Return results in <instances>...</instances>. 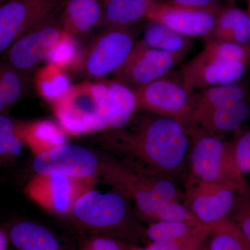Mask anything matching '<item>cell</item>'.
<instances>
[{
  "instance_id": "1",
  "label": "cell",
  "mask_w": 250,
  "mask_h": 250,
  "mask_svg": "<svg viewBox=\"0 0 250 250\" xmlns=\"http://www.w3.org/2000/svg\"><path fill=\"white\" fill-rule=\"evenodd\" d=\"M105 140L111 149L125 156L126 162L172 178L183 170L190 147L184 123L150 113L135 114Z\"/></svg>"
},
{
  "instance_id": "2",
  "label": "cell",
  "mask_w": 250,
  "mask_h": 250,
  "mask_svg": "<svg viewBox=\"0 0 250 250\" xmlns=\"http://www.w3.org/2000/svg\"><path fill=\"white\" fill-rule=\"evenodd\" d=\"M104 178L147 218L158 221H198L179 200L173 178L145 170L126 161L109 163Z\"/></svg>"
},
{
  "instance_id": "3",
  "label": "cell",
  "mask_w": 250,
  "mask_h": 250,
  "mask_svg": "<svg viewBox=\"0 0 250 250\" xmlns=\"http://www.w3.org/2000/svg\"><path fill=\"white\" fill-rule=\"evenodd\" d=\"M250 66V44L207 42L195 58L181 67L184 84L191 90L239 82Z\"/></svg>"
},
{
  "instance_id": "4",
  "label": "cell",
  "mask_w": 250,
  "mask_h": 250,
  "mask_svg": "<svg viewBox=\"0 0 250 250\" xmlns=\"http://www.w3.org/2000/svg\"><path fill=\"white\" fill-rule=\"evenodd\" d=\"M53 108L62 127L70 134L110 129L108 81L72 85L64 96L54 104Z\"/></svg>"
},
{
  "instance_id": "5",
  "label": "cell",
  "mask_w": 250,
  "mask_h": 250,
  "mask_svg": "<svg viewBox=\"0 0 250 250\" xmlns=\"http://www.w3.org/2000/svg\"><path fill=\"white\" fill-rule=\"evenodd\" d=\"M190 137V178L233 186L238 192L248 185L235 157L233 142H226L195 128L187 127Z\"/></svg>"
},
{
  "instance_id": "6",
  "label": "cell",
  "mask_w": 250,
  "mask_h": 250,
  "mask_svg": "<svg viewBox=\"0 0 250 250\" xmlns=\"http://www.w3.org/2000/svg\"><path fill=\"white\" fill-rule=\"evenodd\" d=\"M135 43L134 34L130 28H106L82 50L73 70L95 78L115 74L129 57Z\"/></svg>"
},
{
  "instance_id": "7",
  "label": "cell",
  "mask_w": 250,
  "mask_h": 250,
  "mask_svg": "<svg viewBox=\"0 0 250 250\" xmlns=\"http://www.w3.org/2000/svg\"><path fill=\"white\" fill-rule=\"evenodd\" d=\"M139 110L173 118L186 125L190 114L194 93L184 84L180 74L154 81L135 91Z\"/></svg>"
},
{
  "instance_id": "8",
  "label": "cell",
  "mask_w": 250,
  "mask_h": 250,
  "mask_svg": "<svg viewBox=\"0 0 250 250\" xmlns=\"http://www.w3.org/2000/svg\"><path fill=\"white\" fill-rule=\"evenodd\" d=\"M62 5L52 16L21 36L4 53L5 62L27 75L46 60L63 32L59 20Z\"/></svg>"
},
{
  "instance_id": "9",
  "label": "cell",
  "mask_w": 250,
  "mask_h": 250,
  "mask_svg": "<svg viewBox=\"0 0 250 250\" xmlns=\"http://www.w3.org/2000/svg\"><path fill=\"white\" fill-rule=\"evenodd\" d=\"M185 57L152 48L142 40L137 41L124 64L115 73L116 80L136 91L170 73Z\"/></svg>"
},
{
  "instance_id": "10",
  "label": "cell",
  "mask_w": 250,
  "mask_h": 250,
  "mask_svg": "<svg viewBox=\"0 0 250 250\" xmlns=\"http://www.w3.org/2000/svg\"><path fill=\"white\" fill-rule=\"evenodd\" d=\"M63 0H11L0 8V52L4 54L21 36L40 24Z\"/></svg>"
},
{
  "instance_id": "11",
  "label": "cell",
  "mask_w": 250,
  "mask_h": 250,
  "mask_svg": "<svg viewBox=\"0 0 250 250\" xmlns=\"http://www.w3.org/2000/svg\"><path fill=\"white\" fill-rule=\"evenodd\" d=\"M238 192L229 184L209 183L188 177L184 205L199 223L213 225L229 217Z\"/></svg>"
},
{
  "instance_id": "12",
  "label": "cell",
  "mask_w": 250,
  "mask_h": 250,
  "mask_svg": "<svg viewBox=\"0 0 250 250\" xmlns=\"http://www.w3.org/2000/svg\"><path fill=\"white\" fill-rule=\"evenodd\" d=\"M75 218L94 231H111L121 228L127 219L126 197L119 192L103 193L90 190L73 205Z\"/></svg>"
},
{
  "instance_id": "13",
  "label": "cell",
  "mask_w": 250,
  "mask_h": 250,
  "mask_svg": "<svg viewBox=\"0 0 250 250\" xmlns=\"http://www.w3.org/2000/svg\"><path fill=\"white\" fill-rule=\"evenodd\" d=\"M32 166L34 172L42 177L87 179L96 173L100 165L92 151L78 145L65 143L38 154Z\"/></svg>"
},
{
  "instance_id": "14",
  "label": "cell",
  "mask_w": 250,
  "mask_h": 250,
  "mask_svg": "<svg viewBox=\"0 0 250 250\" xmlns=\"http://www.w3.org/2000/svg\"><path fill=\"white\" fill-rule=\"evenodd\" d=\"M221 6L188 7L156 1L146 19L192 39L206 38L213 30L217 14Z\"/></svg>"
},
{
  "instance_id": "15",
  "label": "cell",
  "mask_w": 250,
  "mask_h": 250,
  "mask_svg": "<svg viewBox=\"0 0 250 250\" xmlns=\"http://www.w3.org/2000/svg\"><path fill=\"white\" fill-rule=\"evenodd\" d=\"M250 116V104L248 100H243L210 111L187 127L195 128L219 138V135L237 131Z\"/></svg>"
},
{
  "instance_id": "16",
  "label": "cell",
  "mask_w": 250,
  "mask_h": 250,
  "mask_svg": "<svg viewBox=\"0 0 250 250\" xmlns=\"http://www.w3.org/2000/svg\"><path fill=\"white\" fill-rule=\"evenodd\" d=\"M103 7L100 0H63L59 20L62 30L75 36L100 26Z\"/></svg>"
},
{
  "instance_id": "17",
  "label": "cell",
  "mask_w": 250,
  "mask_h": 250,
  "mask_svg": "<svg viewBox=\"0 0 250 250\" xmlns=\"http://www.w3.org/2000/svg\"><path fill=\"white\" fill-rule=\"evenodd\" d=\"M207 42L250 44V16L247 11L235 6H221L214 27L205 38Z\"/></svg>"
},
{
  "instance_id": "18",
  "label": "cell",
  "mask_w": 250,
  "mask_h": 250,
  "mask_svg": "<svg viewBox=\"0 0 250 250\" xmlns=\"http://www.w3.org/2000/svg\"><path fill=\"white\" fill-rule=\"evenodd\" d=\"M248 87L240 82L210 87L194 93L191 111L186 126L210 111L229 104L248 100Z\"/></svg>"
},
{
  "instance_id": "19",
  "label": "cell",
  "mask_w": 250,
  "mask_h": 250,
  "mask_svg": "<svg viewBox=\"0 0 250 250\" xmlns=\"http://www.w3.org/2000/svg\"><path fill=\"white\" fill-rule=\"evenodd\" d=\"M156 0H108L103 4L100 26L106 28H130L147 18Z\"/></svg>"
},
{
  "instance_id": "20",
  "label": "cell",
  "mask_w": 250,
  "mask_h": 250,
  "mask_svg": "<svg viewBox=\"0 0 250 250\" xmlns=\"http://www.w3.org/2000/svg\"><path fill=\"white\" fill-rule=\"evenodd\" d=\"M10 242L17 250H61L53 233L34 222L16 224L9 231Z\"/></svg>"
},
{
  "instance_id": "21",
  "label": "cell",
  "mask_w": 250,
  "mask_h": 250,
  "mask_svg": "<svg viewBox=\"0 0 250 250\" xmlns=\"http://www.w3.org/2000/svg\"><path fill=\"white\" fill-rule=\"evenodd\" d=\"M143 42L149 47L163 52L187 56L193 46L192 38L179 34L177 31L159 23L151 22L145 31Z\"/></svg>"
},
{
  "instance_id": "22",
  "label": "cell",
  "mask_w": 250,
  "mask_h": 250,
  "mask_svg": "<svg viewBox=\"0 0 250 250\" xmlns=\"http://www.w3.org/2000/svg\"><path fill=\"white\" fill-rule=\"evenodd\" d=\"M20 134L38 154L65 144L62 130L50 121H40L18 126Z\"/></svg>"
},
{
  "instance_id": "23",
  "label": "cell",
  "mask_w": 250,
  "mask_h": 250,
  "mask_svg": "<svg viewBox=\"0 0 250 250\" xmlns=\"http://www.w3.org/2000/svg\"><path fill=\"white\" fill-rule=\"evenodd\" d=\"M34 83L41 98L52 105L62 98L72 85L65 71L49 63L36 72Z\"/></svg>"
},
{
  "instance_id": "24",
  "label": "cell",
  "mask_w": 250,
  "mask_h": 250,
  "mask_svg": "<svg viewBox=\"0 0 250 250\" xmlns=\"http://www.w3.org/2000/svg\"><path fill=\"white\" fill-rule=\"evenodd\" d=\"M209 250H250V244L230 218L214 224L209 235Z\"/></svg>"
},
{
  "instance_id": "25",
  "label": "cell",
  "mask_w": 250,
  "mask_h": 250,
  "mask_svg": "<svg viewBox=\"0 0 250 250\" xmlns=\"http://www.w3.org/2000/svg\"><path fill=\"white\" fill-rule=\"evenodd\" d=\"M25 74L4 62L0 67V110L12 106L24 93Z\"/></svg>"
},
{
  "instance_id": "26",
  "label": "cell",
  "mask_w": 250,
  "mask_h": 250,
  "mask_svg": "<svg viewBox=\"0 0 250 250\" xmlns=\"http://www.w3.org/2000/svg\"><path fill=\"white\" fill-rule=\"evenodd\" d=\"M81 52L76 37L63 31L62 37L49 52L45 61L47 63L66 71L68 69H74L77 65Z\"/></svg>"
},
{
  "instance_id": "27",
  "label": "cell",
  "mask_w": 250,
  "mask_h": 250,
  "mask_svg": "<svg viewBox=\"0 0 250 250\" xmlns=\"http://www.w3.org/2000/svg\"><path fill=\"white\" fill-rule=\"evenodd\" d=\"M200 225L192 221H158L147 228L146 236L152 242L177 239L188 236Z\"/></svg>"
},
{
  "instance_id": "28",
  "label": "cell",
  "mask_w": 250,
  "mask_h": 250,
  "mask_svg": "<svg viewBox=\"0 0 250 250\" xmlns=\"http://www.w3.org/2000/svg\"><path fill=\"white\" fill-rule=\"evenodd\" d=\"M41 181L47 188V205L57 211H64L70 205V178L62 176L42 177Z\"/></svg>"
},
{
  "instance_id": "29",
  "label": "cell",
  "mask_w": 250,
  "mask_h": 250,
  "mask_svg": "<svg viewBox=\"0 0 250 250\" xmlns=\"http://www.w3.org/2000/svg\"><path fill=\"white\" fill-rule=\"evenodd\" d=\"M22 137L18 126L5 116L0 117V154L18 156L22 150Z\"/></svg>"
},
{
  "instance_id": "30",
  "label": "cell",
  "mask_w": 250,
  "mask_h": 250,
  "mask_svg": "<svg viewBox=\"0 0 250 250\" xmlns=\"http://www.w3.org/2000/svg\"><path fill=\"white\" fill-rule=\"evenodd\" d=\"M241 229L250 244V184L237 194L229 217Z\"/></svg>"
},
{
  "instance_id": "31",
  "label": "cell",
  "mask_w": 250,
  "mask_h": 250,
  "mask_svg": "<svg viewBox=\"0 0 250 250\" xmlns=\"http://www.w3.org/2000/svg\"><path fill=\"white\" fill-rule=\"evenodd\" d=\"M235 157L242 173L250 174V130L233 141Z\"/></svg>"
},
{
  "instance_id": "32",
  "label": "cell",
  "mask_w": 250,
  "mask_h": 250,
  "mask_svg": "<svg viewBox=\"0 0 250 250\" xmlns=\"http://www.w3.org/2000/svg\"><path fill=\"white\" fill-rule=\"evenodd\" d=\"M80 250H125L119 241L108 236H95L86 240Z\"/></svg>"
},
{
  "instance_id": "33",
  "label": "cell",
  "mask_w": 250,
  "mask_h": 250,
  "mask_svg": "<svg viewBox=\"0 0 250 250\" xmlns=\"http://www.w3.org/2000/svg\"><path fill=\"white\" fill-rule=\"evenodd\" d=\"M213 225L201 224L197 227L182 250H197L208 238Z\"/></svg>"
},
{
  "instance_id": "34",
  "label": "cell",
  "mask_w": 250,
  "mask_h": 250,
  "mask_svg": "<svg viewBox=\"0 0 250 250\" xmlns=\"http://www.w3.org/2000/svg\"><path fill=\"white\" fill-rule=\"evenodd\" d=\"M192 233L188 236L177 238V239L152 242V243L147 247V249L148 250H182L188 241Z\"/></svg>"
},
{
  "instance_id": "35",
  "label": "cell",
  "mask_w": 250,
  "mask_h": 250,
  "mask_svg": "<svg viewBox=\"0 0 250 250\" xmlns=\"http://www.w3.org/2000/svg\"><path fill=\"white\" fill-rule=\"evenodd\" d=\"M159 2L196 8H215L221 6L220 0H156Z\"/></svg>"
},
{
  "instance_id": "36",
  "label": "cell",
  "mask_w": 250,
  "mask_h": 250,
  "mask_svg": "<svg viewBox=\"0 0 250 250\" xmlns=\"http://www.w3.org/2000/svg\"><path fill=\"white\" fill-rule=\"evenodd\" d=\"M9 241V233H6L4 230L1 229V231H0V250H8Z\"/></svg>"
},
{
  "instance_id": "37",
  "label": "cell",
  "mask_w": 250,
  "mask_h": 250,
  "mask_svg": "<svg viewBox=\"0 0 250 250\" xmlns=\"http://www.w3.org/2000/svg\"><path fill=\"white\" fill-rule=\"evenodd\" d=\"M245 1H246L247 4V12L250 16V0H245Z\"/></svg>"
},
{
  "instance_id": "38",
  "label": "cell",
  "mask_w": 250,
  "mask_h": 250,
  "mask_svg": "<svg viewBox=\"0 0 250 250\" xmlns=\"http://www.w3.org/2000/svg\"><path fill=\"white\" fill-rule=\"evenodd\" d=\"M209 250V249H208V246H204V244L202 245V246L201 247H200V248H199L198 250Z\"/></svg>"
},
{
  "instance_id": "39",
  "label": "cell",
  "mask_w": 250,
  "mask_h": 250,
  "mask_svg": "<svg viewBox=\"0 0 250 250\" xmlns=\"http://www.w3.org/2000/svg\"><path fill=\"white\" fill-rule=\"evenodd\" d=\"M11 1V0H0L1 4H4V3L7 2V1Z\"/></svg>"
},
{
  "instance_id": "40",
  "label": "cell",
  "mask_w": 250,
  "mask_h": 250,
  "mask_svg": "<svg viewBox=\"0 0 250 250\" xmlns=\"http://www.w3.org/2000/svg\"><path fill=\"white\" fill-rule=\"evenodd\" d=\"M129 250H148L147 248L146 249H140V248H133V249H131Z\"/></svg>"
},
{
  "instance_id": "41",
  "label": "cell",
  "mask_w": 250,
  "mask_h": 250,
  "mask_svg": "<svg viewBox=\"0 0 250 250\" xmlns=\"http://www.w3.org/2000/svg\"><path fill=\"white\" fill-rule=\"evenodd\" d=\"M108 1V0H100V2L103 3V4H104V3L106 2V1Z\"/></svg>"
},
{
  "instance_id": "42",
  "label": "cell",
  "mask_w": 250,
  "mask_h": 250,
  "mask_svg": "<svg viewBox=\"0 0 250 250\" xmlns=\"http://www.w3.org/2000/svg\"><path fill=\"white\" fill-rule=\"evenodd\" d=\"M231 3L235 2V1H238V0H229Z\"/></svg>"
}]
</instances>
